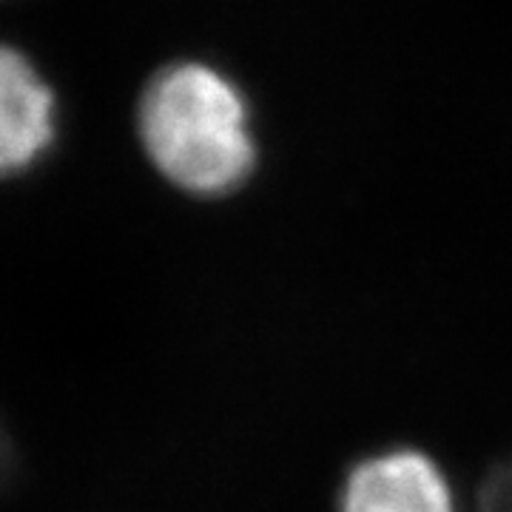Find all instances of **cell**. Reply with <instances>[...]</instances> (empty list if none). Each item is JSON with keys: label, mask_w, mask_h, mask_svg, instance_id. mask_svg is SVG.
I'll return each mask as SVG.
<instances>
[{"label": "cell", "mask_w": 512, "mask_h": 512, "mask_svg": "<svg viewBox=\"0 0 512 512\" xmlns=\"http://www.w3.org/2000/svg\"><path fill=\"white\" fill-rule=\"evenodd\" d=\"M137 128L148 160L188 194H231L254 171L245 97L214 66L174 63L154 74L137 109Z\"/></svg>", "instance_id": "cell-1"}, {"label": "cell", "mask_w": 512, "mask_h": 512, "mask_svg": "<svg viewBox=\"0 0 512 512\" xmlns=\"http://www.w3.org/2000/svg\"><path fill=\"white\" fill-rule=\"evenodd\" d=\"M52 86L29 57L0 43V177L20 174L55 143Z\"/></svg>", "instance_id": "cell-2"}, {"label": "cell", "mask_w": 512, "mask_h": 512, "mask_svg": "<svg viewBox=\"0 0 512 512\" xmlns=\"http://www.w3.org/2000/svg\"><path fill=\"white\" fill-rule=\"evenodd\" d=\"M342 512H456L447 478L419 450L365 458L345 481Z\"/></svg>", "instance_id": "cell-3"}, {"label": "cell", "mask_w": 512, "mask_h": 512, "mask_svg": "<svg viewBox=\"0 0 512 512\" xmlns=\"http://www.w3.org/2000/svg\"><path fill=\"white\" fill-rule=\"evenodd\" d=\"M481 504L484 512H512V461L487 481V493Z\"/></svg>", "instance_id": "cell-4"}]
</instances>
